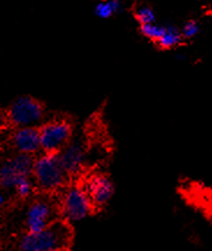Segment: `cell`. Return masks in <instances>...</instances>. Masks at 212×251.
Masks as SVG:
<instances>
[{"label":"cell","mask_w":212,"mask_h":251,"mask_svg":"<svg viewBox=\"0 0 212 251\" xmlns=\"http://www.w3.org/2000/svg\"><path fill=\"white\" fill-rule=\"evenodd\" d=\"M34 157L15 153L0 162V187L13 191L15 184L26 177H32Z\"/></svg>","instance_id":"6"},{"label":"cell","mask_w":212,"mask_h":251,"mask_svg":"<svg viewBox=\"0 0 212 251\" xmlns=\"http://www.w3.org/2000/svg\"><path fill=\"white\" fill-rule=\"evenodd\" d=\"M8 201H9V199H8L7 191L4 190L2 187H0V211H2V209L7 206Z\"/></svg>","instance_id":"17"},{"label":"cell","mask_w":212,"mask_h":251,"mask_svg":"<svg viewBox=\"0 0 212 251\" xmlns=\"http://www.w3.org/2000/svg\"><path fill=\"white\" fill-rule=\"evenodd\" d=\"M39 129L42 152L58 153L72 137V127L62 119L46 122Z\"/></svg>","instance_id":"7"},{"label":"cell","mask_w":212,"mask_h":251,"mask_svg":"<svg viewBox=\"0 0 212 251\" xmlns=\"http://www.w3.org/2000/svg\"><path fill=\"white\" fill-rule=\"evenodd\" d=\"M32 178L40 191L56 193L66 186L70 177L62 165L58 153L43 152L34 158Z\"/></svg>","instance_id":"2"},{"label":"cell","mask_w":212,"mask_h":251,"mask_svg":"<svg viewBox=\"0 0 212 251\" xmlns=\"http://www.w3.org/2000/svg\"><path fill=\"white\" fill-rule=\"evenodd\" d=\"M121 2L118 0H106L98 4L95 8V13L98 17L102 19H107L111 17L114 13L120 11Z\"/></svg>","instance_id":"13"},{"label":"cell","mask_w":212,"mask_h":251,"mask_svg":"<svg viewBox=\"0 0 212 251\" xmlns=\"http://www.w3.org/2000/svg\"><path fill=\"white\" fill-rule=\"evenodd\" d=\"M137 20L139 21L140 24L143 25H148V24H153L155 20V15L153 13L149 7H146V6H142L137 9V13H136Z\"/></svg>","instance_id":"15"},{"label":"cell","mask_w":212,"mask_h":251,"mask_svg":"<svg viewBox=\"0 0 212 251\" xmlns=\"http://www.w3.org/2000/svg\"><path fill=\"white\" fill-rule=\"evenodd\" d=\"M157 42L164 49L174 48L181 42V34L175 28H165L164 34Z\"/></svg>","instance_id":"12"},{"label":"cell","mask_w":212,"mask_h":251,"mask_svg":"<svg viewBox=\"0 0 212 251\" xmlns=\"http://www.w3.org/2000/svg\"><path fill=\"white\" fill-rule=\"evenodd\" d=\"M58 206L49 198H35L28 203L24 211L23 224L26 231L35 233L49 227L56 221Z\"/></svg>","instance_id":"4"},{"label":"cell","mask_w":212,"mask_h":251,"mask_svg":"<svg viewBox=\"0 0 212 251\" xmlns=\"http://www.w3.org/2000/svg\"><path fill=\"white\" fill-rule=\"evenodd\" d=\"M9 142L18 153L34 156L41 151L40 129L37 127L17 128L9 137Z\"/></svg>","instance_id":"10"},{"label":"cell","mask_w":212,"mask_h":251,"mask_svg":"<svg viewBox=\"0 0 212 251\" xmlns=\"http://www.w3.org/2000/svg\"><path fill=\"white\" fill-rule=\"evenodd\" d=\"M58 156L68 177L79 175L85 169L87 151L85 146L79 141H70L58 152Z\"/></svg>","instance_id":"9"},{"label":"cell","mask_w":212,"mask_h":251,"mask_svg":"<svg viewBox=\"0 0 212 251\" xmlns=\"http://www.w3.org/2000/svg\"><path fill=\"white\" fill-rule=\"evenodd\" d=\"M94 207H104L114 196L113 181L102 172H94L86 178L83 184Z\"/></svg>","instance_id":"8"},{"label":"cell","mask_w":212,"mask_h":251,"mask_svg":"<svg viewBox=\"0 0 212 251\" xmlns=\"http://www.w3.org/2000/svg\"><path fill=\"white\" fill-rule=\"evenodd\" d=\"M198 25L194 23V21H190V23L186 24V26L183 27V35L186 37H194L198 33Z\"/></svg>","instance_id":"16"},{"label":"cell","mask_w":212,"mask_h":251,"mask_svg":"<svg viewBox=\"0 0 212 251\" xmlns=\"http://www.w3.org/2000/svg\"><path fill=\"white\" fill-rule=\"evenodd\" d=\"M165 31V27L158 26V25L153 24H148V25H143L142 26V33L144 34L146 37L148 39L158 41L160 39L161 35L164 34Z\"/></svg>","instance_id":"14"},{"label":"cell","mask_w":212,"mask_h":251,"mask_svg":"<svg viewBox=\"0 0 212 251\" xmlns=\"http://www.w3.org/2000/svg\"><path fill=\"white\" fill-rule=\"evenodd\" d=\"M58 214L65 222H79L95 208L83 184L66 185L59 194Z\"/></svg>","instance_id":"3"},{"label":"cell","mask_w":212,"mask_h":251,"mask_svg":"<svg viewBox=\"0 0 212 251\" xmlns=\"http://www.w3.org/2000/svg\"><path fill=\"white\" fill-rule=\"evenodd\" d=\"M6 121H7V119H6L2 114H0V131L4 129V127H5V125H6Z\"/></svg>","instance_id":"18"},{"label":"cell","mask_w":212,"mask_h":251,"mask_svg":"<svg viewBox=\"0 0 212 251\" xmlns=\"http://www.w3.org/2000/svg\"><path fill=\"white\" fill-rule=\"evenodd\" d=\"M35 188L36 186H35V183H34L33 178L26 177V178H22V179H20L17 184H15L13 192L19 199L26 200V199H29V198H32Z\"/></svg>","instance_id":"11"},{"label":"cell","mask_w":212,"mask_h":251,"mask_svg":"<svg viewBox=\"0 0 212 251\" xmlns=\"http://www.w3.org/2000/svg\"><path fill=\"white\" fill-rule=\"evenodd\" d=\"M44 117L43 106L30 97H20L8 108L6 119L15 128L37 127Z\"/></svg>","instance_id":"5"},{"label":"cell","mask_w":212,"mask_h":251,"mask_svg":"<svg viewBox=\"0 0 212 251\" xmlns=\"http://www.w3.org/2000/svg\"><path fill=\"white\" fill-rule=\"evenodd\" d=\"M71 230L66 222L55 221L35 233L26 231L19 241L20 251H65L70 246Z\"/></svg>","instance_id":"1"}]
</instances>
